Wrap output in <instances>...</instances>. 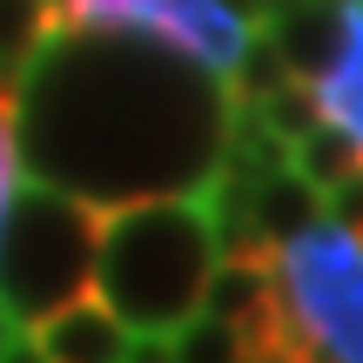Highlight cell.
I'll use <instances>...</instances> for the list:
<instances>
[{"label":"cell","mask_w":363,"mask_h":363,"mask_svg":"<svg viewBox=\"0 0 363 363\" xmlns=\"http://www.w3.org/2000/svg\"><path fill=\"white\" fill-rule=\"evenodd\" d=\"M323 202H330V216H337L343 229H357V235H363V162H357L343 182H330V189H323Z\"/></svg>","instance_id":"cell-15"},{"label":"cell","mask_w":363,"mask_h":363,"mask_svg":"<svg viewBox=\"0 0 363 363\" xmlns=\"http://www.w3.org/2000/svg\"><path fill=\"white\" fill-rule=\"evenodd\" d=\"M323 121H337L343 135L363 148V0H343V48L323 74L310 81Z\"/></svg>","instance_id":"cell-8"},{"label":"cell","mask_w":363,"mask_h":363,"mask_svg":"<svg viewBox=\"0 0 363 363\" xmlns=\"http://www.w3.org/2000/svg\"><path fill=\"white\" fill-rule=\"evenodd\" d=\"M283 81H296L289 61H283V48H276L269 34H249L242 61H235V74H229V94H235V101H262V94H276Z\"/></svg>","instance_id":"cell-13"},{"label":"cell","mask_w":363,"mask_h":363,"mask_svg":"<svg viewBox=\"0 0 363 363\" xmlns=\"http://www.w3.org/2000/svg\"><path fill=\"white\" fill-rule=\"evenodd\" d=\"M289 162H296V169L316 182V189H330V182H343V175H350L357 162H363V148L337 128V121H316V128L296 142V155H289Z\"/></svg>","instance_id":"cell-10"},{"label":"cell","mask_w":363,"mask_h":363,"mask_svg":"<svg viewBox=\"0 0 363 363\" xmlns=\"http://www.w3.org/2000/svg\"><path fill=\"white\" fill-rule=\"evenodd\" d=\"M222 262V222L208 189L189 195H135L101 208V249H94V296L135 330V337H175L208 296Z\"/></svg>","instance_id":"cell-2"},{"label":"cell","mask_w":363,"mask_h":363,"mask_svg":"<svg viewBox=\"0 0 363 363\" xmlns=\"http://www.w3.org/2000/svg\"><path fill=\"white\" fill-rule=\"evenodd\" d=\"M235 94L202 61L142 34H54L21 74V135L40 182L135 202L222 175Z\"/></svg>","instance_id":"cell-1"},{"label":"cell","mask_w":363,"mask_h":363,"mask_svg":"<svg viewBox=\"0 0 363 363\" xmlns=\"http://www.w3.org/2000/svg\"><path fill=\"white\" fill-rule=\"evenodd\" d=\"M94 249H101V202L61 189V182H34L13 189L7 222H0V303L13 323H40L61 303L94 289Z\"/></svg>","instance_id":"cell-3"},{"label":"cell","mask_w":363,"mask_h":363,"mask_svg":"<svg viewBox=\"0 0 363 363\" xmlns=\"http://www.w3.org/2000/svg\"><path fill=\"white\" fill-rule=\"evenodd\" d=\"M21 189V81H0V222Z\"/></svg>","instance_id":"cell-14"},{"label":"cell","mask_w":363,"mask_h":363,"mask_svg":"<svg viewBox=\"0 0 363 363\" xmlns=\"http://www.w3.org/2000/svg\"><path fill=\"white\" fill-rule=\"evenodd\" d=\"M54 40V0H0V81H21Z\"/></svg>","instance_id":"cell-9"},{"label":"cell","mask_w":363,"mask_h":363,"mask_svg":"<svg viewBox=\"0 0 363 363\" xmlns=\"http://www.w3.org/2000/svg\"><path fill=\"white\" fill-rule=\"evenodd\" d=\"M283 316L316 363H363V235L337 216L296 229L276 249Z\"/></svg>","instance_id":"cell-4"},{"label":"cell","mask_w":363,"mask_h":363,"mask_svg":"<svg viewBox=\"0 0 363 363\" xmlns=\"http://www.w3.org/2000/svg\"><path fill=\"white\" fill-rule=\"evenodd\" d=\"M54 34H142L229 81L256 34V13L235 0H54Z\"/></svg>","instance_id":"cell-5"},{"label":"cell","mask_w":363,"mask_h":363,"mask_svg":"<svg viewBox=\"0 0 363 363\" xmlns=\"http://www.w3.org/2000/svg\"><path fill=\"white\" fill-rule=\"evenodd\" d=\"M262 34L283 48L289 74L316 81L343 48V0H276V7L262 13Z\"/></svg>","instance_id":"cell-7"},{"label":"cell","mask_w":363,"mask_h":363,"mask_svg":"<svg viewBox=\"0 0 363 363\" xmlns=\"http://www.w3.org/2000/svg\"><path fill=\"white\" fill-rule=\"evenodd\" d=\"M27 330H34V343H40L48 363H128V343H135V330L121 323L94 289L74 296V303H61L54 316H40V323H27Z\"/></svg>","instance_id":"cell-6"},{"label":"cell","mask_w":363,"mask_h":363,"mask_svg":"<svg viewBox=\"0 0 363 363\" xmlns=\"http://www.w3.org/2000/svg\"><path fill=\"white\" fill-rule=\"evenodd\" d=\"M175 363H249V343H242V330H235V323L195 310L189 323L175 330Z\"/></svg>","instance_id":"cell-11"},{"label":"cell","mask_w":363,"mask_h":363,"mask_svg":"<svg viewBox=\"0 0 363 363\" xmlns=\"http://www.w3.org/2000/svg\"><path fill=\"white\" fill-rule=\"evenodd\" d=\"M13 337H21V323H13V310L0 303V357H7V343H13Z\"/></svg>","instance_id":"cell-16"},{"label":"cell","mask_w":363,"mask_h":363,"mask_svg":"<svg viewBox=\"0 0 363 363\" xmlns=\"http://www.w3.org/2000/svg\"><path fill=\"white\" fill-rule=\"evenodd\" d=\"M256 115L269 121V135H276L283 148H296L303 135H310L316 121H323V108H316V88L296 74V81H283L276 94H262V101H256Z\"/></svg>","instance_id":"cell-12"}]
</instances>
